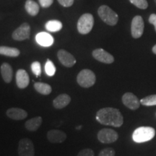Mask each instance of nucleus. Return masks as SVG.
Segmentation results:
<instances>
[{"mask_svg":"<svg viewBox=\"0 0 156 156\" xmlns=\"http://www.w3.org/2000/svg\"><path fill=\"white\" fill-rule=\"evenodd\" d=\"M96 119L103 125L120 127L124 123V117L117 108H103L98 111Z\"/></svg>","mask_w":156,"mask_h":156,"instance_id":"f257e3e1","label":"nucleus"},{"mask_svg":"<svg viewBox=\"0 0 156 156\" xmlns=\"http://www.w3.org/2000/svg\"><path fill=\"white\" fill-rule=\"evenodd\" d=\"M155 135V130L151 126H140L136 129L132 134V139L135 142L142 143L151 140Z\"/></svg>","mask_w":156,"mask_h":156,"instance_id":"f03ea898","label":"nucleus"},{"mask_svg":"<svg viewBox=\"0 0 156 156\" xmlns=\"http://www.w3.org/2000/svg\"><path fill=\"white\" fill-rule=\"evenodd\" d=\"M98 13L103 22L109 25H115L118 22V15L108 6H101L98 10Z\"/></svg>","mask_w":156,"mask_h":156,"instance_id":"7ed1b4c3","label":"nucleus"},{"mask_svg":"<svg viewBox=\"0 0 156 156\" xmlns=\"http://www.w3.org/2000/svg\"><path fill=\"white\" fill-rule=\"evenodd\" d=\"M95 81H96V77H95V74L90 69H83L77 75V83L81 87H85V88L92 87L95 83Z\"/></svg>","mask_w":156,"mask_h":156,"instance_id":"20e7f679","label":"nucleus"},{"mask_svg":"<svg viewBox=\"0 0 156 156\" xmlns=\"http://www.w3.org/2000/svg\"><path fill=\"white\" fill-rule=\"evenodd\" d=\"M94 18L91 14L86 13L80 17L77 22V30L80 34L85 35L89 34L93 27Z\"/></svg>","mask_w":156,"mask_h":156,"instance_id":"39448f33","label":"nucleus"},{"mask_svg":"<svg viewBox=\"0 0 156 156\" xmlns=\"http://www.w3.org/2000/svg\"><path fill=\"white\" fill-rule=\"evenodd\" d=\"M19 156H34V145L29 138H23L19 141L18 149Z\"/></svg>","mask_w":156,"mask_h":156,"instance_id":"423d86ee","label":"nucleus"},{"mask_svg":"<svg viewBox=\"0 0 156 156\" xmlns=\"http://www.w3.org/2000/svg\"><path fill=\"white\" fill-rule=\"evenodd\" d=\"M98 140L101 143L110 144L116 142L119 138V134L112 129L105 128L98 132Z\"/></svg>","mask_w":156,"mask_h":156,"instance_id":"0eeeda50","label":"nucleus"},{"mask_svg":"<svg viewBox=\"0 0 156 156\" xmlns=\"http://www.w3.org/2000/svg\"><path fill=\"white\" fill-rule=\"evenodd\" d=\"M144 24L143 19L140 15H136L132 21L131 32L132 36L134 38H139L142 36L144 32Z\"/></svg>","mask_w":156,"mask_h":156,"instance_id":"6e6552de","label":"nucleus"},{"mask_svg":"<svg viewBox=\"0 0 156 156\" xmlns=\"http://www.w3.org/2000/svg\"><path fill=\"white\" fill-rule=\"evenodd\" d=\"M122 103L128 108L132 111H135L140 108V101L138 100L137 97L132 93H126L122 96Z\"/></svg>","mask_w":156,"mask_h":156,"instance_id":"1a4fd4ad","label":"nucleus"},{"mask_svg":"<svg viewBox=\"0 0 156 156\" xmlns=\"http://www.w3.org/2000/svg\"><path fill=\"white\" fill-rule=\"evenodd\" d=\"M30 34V27L28 23H23L17 28L12 34V38L16 41H24L29 38Z\"/></svg>","mask_w":156,"mask_h":156,"instance_id":"9d476101","label":"nucleus"},{"mask_svg":"<svg viewBox=\"0 0 156 156\" xmlns=\"http://www.w3.org/2000/svg\"><path fill=\"white\" fill-rule=\"evenodd\" d=\"M57 56L59 62L64 67H72L75 65L76 63V59L73 55L67 51L61 49L58 51Z\"/></svg>","mask_w":156,"mask_h":156,"instance_id":"9b49d317","label":"nucleus"},{"mask_svg":"<svg viewBox=\"0 0 156 156\" xmlns=\"http://www.w3.org/2000/svg\"><path fill=\"white\" fill-rule=\"evenodd\" d=\"M93 56L98 61L104 64H112L114 62V58L112 54L103 48H98L93 51Z\"/></svg>","mask_w":156,"mask_h":156,"instance_id":"f8f14e48","label":"nucleus"},{"mask_svg":"<svg viewBox=\"0 0 156 156\" xmlns=\"http://www.w3.org/2000/svg\"><path fill=\"white\" fill-rule=\"evenodd\" d=\"M47 139L51 143H62L67 139L65 132L58 129H51L47 132Z\"/></svg>","mask_w":156,"mask_h":156,"instance_id":"ddd939ff","label":"nucleus"},{"mask_svg":"<svg viewBox=\"0 0 156 156\" xmlns=\"http://www.w3.org/2000/svg\"><path fill=\"white\" fill-rule=\"evenodd\" d=\"M6 114L9 119L15 121L23 120L28 116V113L26 111L20 108H9L6 112Z\"/></svg>","mask_w":156,"mask_h":156,"instance_id":"4468645a","label":"nucleus"},{"mask_svg":"<svg viewBox=\"0 0 156 156\" xmlns=\"http://www.w3.org/2000/svg\"><path fill=\"white\" fill-rule=\"evenodd\" d=\"M30 78L28 74L24 69H18L16 73V83L17 87L20 89H24L28 86Z\"/></svg>","mask_w":156,"mask_h":156,"instance_id":"2eb2a0df","label":"nucleus"},{"mask_svg":"<svg viewBox=\"0 0 156 156\" xmlns=\"http://www.w3.org/2000/svg\"><path fill=\"white\" fill-rule=\"evenodd\" d=\"M36 42L40 46L44 47H48L54 44V38L51 35L46 32L39 33L36 36Z\"/></svg>","mask_w":156,"mask_h":156,"instance_id":"dca6fc26","label":"nucleus"},{"mask_svg":"<svg viewBox=\"0 0 156 156\" xmlns=\"http://www.w3.org/2000/svg\"><path fill=\"white\" fill-rule=\"evenodd\" d=\"M71 102V97L69 95L63 93L58 95L53 101V106L56 109H62L67 106Z\"/></svg>","mask_w":156,"mask_h":156,"instance_id":"f3484780","label":"nucleus"},{"mask_svg":"<svg viewBox=\"0 0 156 156\" xmlns=\"http://www.w3.org/2000/svg\"><path fill=\"white\" fill-rule=\"evenodd\" d=\"M43 119L41 116H36L27 121L25 124V126L27 130L30 132H36L38 130L42 124Z\"/></svg>","mask_w":156,"mask_h":156,"instance_id":"a211bd4d","label":"nucleus"},{"mask_svg":"<svg viewBox=\"0 0 156 156\" xmlns=\"http://www.w3.org/2000/svg\"><path fill=\"white\" fill-rule=\"evenodd\" d=\"M1 75L6 83H11L13 77V70L8 63H3L2 64Z\"/></svg>","mask_w":156,"mask_h":156,"instance_id":"6ab92c4d","label":"nucleus"},{"mask_svg":"<svg viewBox=\"0 0 156 156\" xmlns=\"http://www.w3.org/2000/svg\"><path fill=\"white\" fill-rule=\"evenodd\" d=\"M20 54L17 48H12L8 46H0V54L9 57H17Z\"/></svg>","mask_w":156,"mask_h":156,"instance_id":"aec40b11","label":"nucleus"},{"mask_svg":"<svg viewBox=\"0 0 156 156\" xmlns=\"http://www.w3.org/2000/svg\"><path fill=\"white\" fill-rule=\"evenodd\" d=\"M25 9L31 16H36L39 12V6L33 0H27L25 2Z\"/></svg>","mask_w":156,"mask_h":156,"instance_id":"412c9836","label":"nucleus"},{"mask_svg":"<svg viewBox=\"0 0 156 156\" xmlns=\"http://www.w3.org/2000/svg\"><path fill=\"white\" fill-rule=\"evenodd\" d=\"M35 90L41 94L47 95L51 93V87L48 84L44 83H36L34 84Z\"/></svg>","mask_w":156,"mask_h":156,"instance_id":"4be33fe9","label":"nucleus"},{"mask_svg":"<svg viewBox=\"0 0 156 156\" xmlns=\"http://www.w3.org/2000/svg\"><path fill=\"white\" fill-rule=\"evenodd\" d=\"M46 29L49 32H58L62 28V23L58 20H49L45 25Z\"/></svg>","mask_w":156,"mask_h":156,"instance_id":"5701e85b","label":"nucleus"},{"mask_svg":"<svg viewBox=\"0 0 156 156\" xmlns=\"http://www.w3.org/2000/svg\"><path fill=\"white\" fill-rule=\"evenodd\" d=\"M140 103L143 106H151L156 105V95H151L149 96L143 98L140 101Z\"/></svg>","mask_w":156,"mask_h":156,"instance_id":"b1692460","label":"nucleus"},{"mask_svg":"<svg viewBox=\"0 0 156 156\" xmlns=\"http://www.w3.org/2000/svg\"><path fill=\"white\" fill-rule=\"evenodd\" d=\"M45 72H46V75L48 76H50V77L54 76L56 73L55 66H54L53 62L49 59L47 60L46 64H45Z\"/></svg>","mask_w":156,"mask_h":156,"instance_id":"393cba45","label":"nucleus"},{"mask_svg":"<svg viewBox=\"0 0 156 156\" xmlns=\"http://www.w3.org/2000/svg\"><path fill=\"white\" fill-rule=\"evenodd\" d=\"M129 2L136 7L142 9H145L148 7L147 0H129Z\"/></svg>","mask_w":156,"mask_h":156,"instance_id":"a878e982","label":"nucleus"},{"mask_svg":"<svg viewBox=\"0 0 156 156\" xmlns=\"http://www.w3.org/2000/svg\"><path fill=\"white\" fill-rule=\"evenodd\" d=\"M31 69H32V72L36 77L40 76L41 74V67L40 62H33L32 64H31Z\"/></svg>","mask_w":156,"mask_h":156,"instance_id":"bb28decb","label":"nucleus"},{"mask_svg":"<svg viewBox=\"0 0 156 156\" xmlns=\"http://www.w3.org/2000/svg\"><path fill=\"white\" fill-rule=\"evenodd\" d=\"M115 151L112 147H106L101 151L98 156H115Z\"/></svg>","mask_w":156,"mask_h":156,"instance_id":"cd10ccee","label":"nucleus"},{"mask_svg":"<svg viewBox=\"0 0 156 156\" xmlns=\"http://www.w3.org/2000/svg\"><path fill=\"white\" fill-rule=\"evenodd\" d=\"M77 156H95L94 151L90 148H85L78 153Z\"/></svg>","mask_w":156,"mask_h":156,"instance_id":"c85d7f7f","label":"nucleus"},{"mask_svg":"<svg viewBox=\"0 0 156 156\" xmlns=\"http://www.w3.org/2000/svg\"><path fill=\"white\" fill-rule=\"evenodd\" d=\"M40 5L41 6L44 8H47V7H50L51 5L53 3L54 0H38Z\"/></svg>","mask_w":156,"mask_h":156,"instance_id":"c756f323","label":"nucleus"},{"mask_svg":"<svg viewBox=\"0 0 156 156\" xmlns=\"http://www.w3.org/2000/svg\"><path fill=\"white\" fill-rule=\"evenodd\" d=\"M58 2L64 7H71L74 3V0H58Z\"/></svg>","mask_w":156,"mask_h":156,"instance_id":"7c9ffc66","label":"nucleus"},{"mask_svg":"<svg viewBox=\"0 0 156 156\" xmlns=\"http://www.w3.org/2000/svg\"><path fill=\"white\" fill-rule=\"evenodd\" d=\"M149 22L151 24H153L155 27V31H156V14H152L149 17Z\"/></svg>","mask_w":156,"mask_h":156,"instance_id":"2f4dec72","label":"nucleus"},{"mask_svg":"<svg viewBox=\"0 0 156 156\" xmlns=\"http://www.w3.org/2000/svg\"><path fill=\"white\" fill-rule=\"evenodd\" d=\"M153 52L155 54H156V44L155 45V46H153Z\"/></svg>","mask_w":156,"mask_h":156,"instance_id":"473e14b6","label":"nucleus"},{"mask_svg":"<svg viewBox=\"0 0 156 156\" xmlns=\"http://www.w3.org/2000/svg\"><path fill=\"white\" fill-rule=\"evenodd\" d=\"M155 3H156V0H155Z\"/></svg>","mask_w":156,"mask_h":156,"instance_id":"72a5a7b5","label":"nucleus"}]
</instances>
